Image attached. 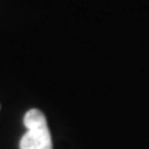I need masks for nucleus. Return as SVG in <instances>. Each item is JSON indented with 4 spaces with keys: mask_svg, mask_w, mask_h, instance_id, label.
<instances>
[{
    "mask_svg": "<svg viewBox=\"0 0 149 149\" xmlns=\"http://www.w3.org/2000/svg\"><path fill=\"white\" fill-rule=\"evenodd\" d=\"M19 149H53L51 133L47 124L26 128L19 141Z\"/></svg>",
    "mask_w": 149,
    "mask_h": 149,
    "instance_id": "1",
    "label": "nucleus"
}]
</instances>
